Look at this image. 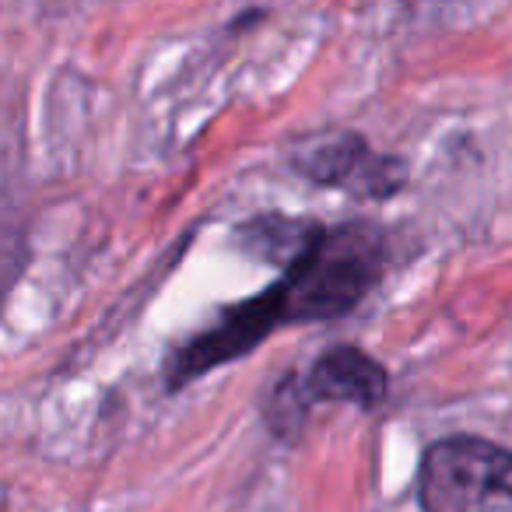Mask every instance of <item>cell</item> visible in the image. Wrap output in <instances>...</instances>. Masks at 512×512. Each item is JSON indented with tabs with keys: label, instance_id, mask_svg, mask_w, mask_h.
Returning <instances> with one entry per match:
<instances>
[{
	"label": "cell",
	"instance_id": "cell-1",
	"mask_svg": "<svg viewBox=\"0 0 512 512\" xmlns=\"http://www.w3.org/2000/svg\"><path fill=\"white\" fill-rule=\"evenodd\" d=\"M383 235L369 225L323 228L316 246L278 281L285 295V323L334 320L362 302L383 271Z\"/></svg>",
	"mask_w": 512,
	"mask_h": 512
},
{
	"label": "cell",
	"instance_id": "cell-2",
	"mask_svg": "<svg viewBox=\"0 0 512 512\" xmlns=\"http://www.w3.org/2000/svg\"><path fill=\"white\" fill-rule=\"evenodd\" d=\"M512 453L477 435H453L428 446L418 474L425 512H481L491 495L505 491Z\"/></svg>",
	"mask_w": 512,
	"mask_h": 512
},
{
	"label": "cell",
	"instance_id": "cell-3",
	"mask_svg": "<svg viewBox=\"0 0 512 512\" xmlns=\"http://www.w3.org/2000/svg\"><path fill=\"white\" fill-rule=\"evenodd\" d=\"M278 323H285V295H281V285H271L267 292L253 295L242 306L228 309L218 327H211L207 334L193 337L186 348H179L169 358V386H183L253 351Z\"/></svg>",
	"mask_w": 512,
	"mask_h": 512
},
{
	"label": "cell",
	"instance_id": "cell-4",
	"mask_svg": "<svg viewBox=\"0 0 512 512\" xmlns=\"http://www.w3.org/2000/svg\"><path fill=\"white\" fill-rule=\"evenodd\" d=\"M295 169L320 186H348L358 197H390L404 183V162L379 158L358 134H337L295 158Z\"/></svg>",
	"mask_w": 512,
	"mask_h": 512
},
{
	"label": "cell",
	"instance_id": "cell-5",
	"mask_svg": "<svg viewBox=\"0 0 512 512\" xmlns=\"http://www.w3.org/2000/svg\"><path fill=\"white\" fill-rule=\"evenodd\" d=\"M386 369L369 358L365 351L341 344V348L323 351L309 369L302 393L306 400H341L355 407H379L386 400Z\"/></svg>",
	"mask_w": 512,
	"mask_h": 512
},
{
	"label": "cell",
	"instance_id": "cell-6",
	"mask_svg": "<svg viewBox=\"0 0 512 512\" xmlns=\"http://www.w3.org/2000/svg\"><path fill=\"white\" fill-rule=\"evenodd\" d=\"M323 235V225L316 221H299V218H253L239 228L242 249H249L253 256L267 260L274 267H295L309 249L316 246V239Z\"/></svg>",
	"mask_w": 512,
	"mask_h": 512
}]
</instances>
